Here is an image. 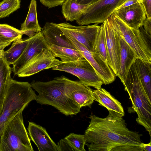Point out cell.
<instances>
[{
  "label": "cell",
  "mask_w": 151,
  "mask_h": 151,
  "mask_svg": "<svg viewBox=\"0 0 151 151\" xmlns=\"http://www.w3.org/2000/svg\"><path fill=\"white\" fill-rule=\"evenodd\" d=\"M104 118L90 116L84 136L89 151H142V134L130 130L123 116L109 111Z\"/></svg>",
  "instance_id": "obj_1"
},
{
  "label": "cell",
  "mask_w": 151,
  "mask_h": 151,
  "mask_svg": "<svg viewBox=\"0 0 151 151\" xmlns=\"http://www.w3.org/2000/svg\"><path fill=\"white\" fill-rule=\"evenodd\" d=\"M65 78L62 76L49 81H33L30 83L38 93L35 100L37 103L53 106L66 116L76 115L80 111L81 108L66 95Z\"/></svg>",
  "instance_id": "obj_2"
},
{
  "label": "cell",
  "mask_w": 151,
  "mask_h": 151,
  "mask_svg": "<svg viewBox=\"0 0 151 151\" xmlns=\"http://www.w3.org/2000/svg\"><path fill=\"white\" fill-rule=\"evenodd\" d=\"M36 95L29 82L11 79L0 115V138L6 127L30 102L36 100Z\"/></svg>",
  "instance_id": "obj_3"
},
{
  "label": "cell",
  "mask_w": 151,
  "mask_h": 151,
  "mask_svg": "<svg viewBox=\"0 0 151 151\" xmlns=\"http://www.w3.org/2000/svg\"><path fill=\"white\" fill-rule=\"evenodd\" d=\"M122 83L131 101L132 111L137 114V123L144 127L151 137V101L145 90L134 62Z\"/></svg>",
  "instance_id": "obj_4"
},
{
  "label": "cell",
  "mask_w": 151,
  "mask_h": 151,
  "mask_svg": "<svg viewBox=\"0 0 151 151\" xmlns=\"http://www.w3.org/2000/svg\"><path fill=\"white\" fill-rule=\"evenodd\" d=\"M113 28L133 50L138 58L151 61V35L143 26L131 29L114 13L108 18Z\"/></svg>",
  "instance_id": "obj_5"
},
{
  "label": "cell",
  "mask_w": 151,
  "mask_h": 151,
  "mask_svg": "<svg viewBox=\"0 0 151 151\" xmlns=\"http://www.w3.org/2000/svg\"><path fill=\"white\" fill-rule=\"evenodd\" d=\"M33 151L21 112L3 130L0 138V151Z\"/></svg>",
  "instance_id": "obj_6"
},
{
  "label": "cell",
  "mask_w": 151,
  "mask_h": 151,
  "mask_svg": "<svg viewBox=\"0 0 151 151\" xmlns=\"http://www.w3.org/2000/svg\"><path fill=\"white\" fill-rule=\"evenodd\" d=\"M77 77L81 83L96 89L101 88L104 81L90 63L84 57L78 60L62 63L51 68Z\"/></svg>",
  "instance_id": "obj_7"
},
{
  "label": "cell",
  "mask_w": 151,
  "mask_h": 151,
  "mask_svg": "<svg viewBox=\"0 0 151 151\" xmlns=\"http://www.w3.org/2000/svg\"><path fill=\"white\" fill-rule=\"evenodd\" d=\"M125 0H99L88 5L77 17L80 25L103 23Z\"/></svg>",
  "instance_id": "obj_8"
},
{
  "label": "cell",
  "mask_w": 151,
  "mask_h": 151,
  "mask_svg": "<svg viewBox=\"0 0 151 151\" xmlns=\"http://www.w3.org/2000/svg\"><path fill=\"white\" fill-rule=\"evenodd\" d=\"M63 32L69 42L93 66L105 85L109 84L115 80L116 76L107 63L102 60L97 53L88 50L68 32Z\"/></svg>",
  "instance_id": "obj_9"
},
{
  "label": "cell",
  "mask_w": 151,
  "mask_h": 151,
  "mask_svg": "<svg viewBox=\"0 0 151 151\" xmlns=\"http://www.w3.org/2000/svg\"><path fill=\"white\" fill-rule=\"evenodd\" d=\"M53 53L47 48L34 56L17 74L20 77H28L44 69H47L61 63Z\"/></svg>",
  "instance_id": "obj_10"
},
{
  "label": "cell",
  "mask_w": 151,
  "mask_h": 151,
  "mask_svg": "<svg viewBox=\"0 0 151 151\" xmlns=\"http://www.w3.org/2000/svg\"><path fill=\"white\" fill-rule=\"evenodd\" d=\"M56 24L62 31L68 32L88 50L93 52L100 26L95 24L92 25L76 26L67 22Z\"/></svg>",
  "instance_id": "obj_11"
},
{
  "label": "cell",
  "mask_w": 151,
  "mask_h": 151,
  "mask_svg": "<svg viewBox=\"0 0 151 151\" xmlns=\"http://www.w3.org/2000/svg\"><path fill=\"white\" fill-rule=\"evenodd\" d=\"M102 24L105 35L107 63L116 76L119 68L120 53L118 35L108 18Z\"/></svg>",
  "instance_id": "obj_12"
},
{
  "label": "cell",
  "mask_w": 151,
  "mask_h": 151,
  "mask_svg": "<svg viewBox=\"0 0 151 151\" xmlns=\"http://www.w3.org/2000/svg\"><path fill=\"white\" fill-rule=\"evenodd\" d=\"M64 90L66 95L81 108L90 107L94 102L93 90L79 81L72 80L66 77Z\"/></svg>",
  "instance_id": "obj_13"
},
{
  "label": "cell",
  "mask_w": 151,
  "mask_h": 151,
  "mask_svg": "<svg viewBox=\"0 0 151 151\" xmlns=\"http://www.w3.org/2000/svg\"><path fill=\"white\" fill-rule=\"evenodd\" d=\"M42 31L36 33L30 40L23 52L14 63L12 70L16 75L20 70L36 54L49 48Z\"/></svg>",
  "instance_id": "obj_14"
},
{
  "label": "cell",
  "mask_w": 151,
  "mask_h": 151,
  "mask_svg": "<svg viewBox=\"0 0 151 151\" xmlns=\"http://www.w3.org/2000/svg\"><path fill=\"white\" fill-rule=\"evenodd\" d=\"M113 13L130 28L136 30L143 26L147 17L143 4L140 2L116 9Z\"/></svg>",
  "instance_id": "obj_15"
},
{
  "label": "cell",
  "mask_w": 151,
  "mask_h": 151,
  "mask_svg": "<svg viewBox=\"0 0 151 151\" xmlns=\"http://www.w3.org/2000/svg\"><path fill=\"white\" fill-rule=\"evenodd\" d=\"M29 122L28 134L39 151H59L58 145L52 140L44 128L34 122Z\"/></svg>",
  "instance_id": "obj_16"
},
{
  "label": "cell",
  "mask_w": 151,
  "mask_h": 151,
  "mask_svg": "<svg viewBox=\"0 0 151 151\" xmlns=\"http://www.w3.org/2000/svg\"><path fill=\"white\" fill-rule=\"evenodd\" d=\"M116 32L118 38L120 50L119 68L116 76L118 77L123 83L126 77L131 66L138 58L130 46Z\"/></svg>",
  "instance_id": "obj_17"
},
{
  "label": "cell",
  "mask_w": 151,
  "mask_h": 151,
  "mask_svg": "<svg viewBox=\"0 0 151 151\" xmlns=\"http://www.w3.org/2000/svg\"><path fill=\"white\" fill-rule=\"evenodd\" d=\"M42 32L49 47L54 45L76 50L56 23L46 22L42 28Z\"/></svg>",
  "instance_id": "obj_18"
},
{
  "label": "cell",
  "mask_w": 151,
  "mask_h": 151,
  "mask_svg": "<svg viewBox=\"0 0 151 151\" xmlns=\"http://www.w3.org/2000/svg\"><path fill=\"white\" fill-rule=\"evenodd\" d=\"M94 101L105 107L109 111H114L123 117L125 113L121 104L104 88H101L93 90Z\"/></svg>",
  "instance_id": "obj_19"
},
{
  "label": "cell",
  "mask_w": 151,
  "mask_h": 151,
  "mask_svg": "<svg viewBox=\"0 0 151 151\" xmlns=\"http://www.w3.org/2000/svg\"><path fill=\"white\" fill-rule=\"evenodd\" d=\"M29 8L26 18L24 22L21 24L20 30L23 34L31 38L38 32L42 31V28L37 20L36 1L31 0Z\"/></svg>",
  "instance_id": "obj_20"
},
{
  "label": "cell",
  "mask_w": 151,
  "mask_h": 151,
  "mask_svg": "<svg viewBox=\"0 0 151 151\" xmlns=\"http://www.w3.org/2000/svg\"><path fill=\"white\" fill-rule=\"evenodd\" d=\"M134 63L147 94L151 100V61L137 58Z\"/></svg>",
  "instance_id": "obj_21"
},
{
  "label": "cell",
  "mask_w": 151,
  "mask_h": 151,
  "mask_svg": "<svg viewBox=\"0 0 151 151\" xmlns=\"http://www.w3.org/2000/svg\"><path fill=\"white\" fill-rule=\"evenodd\" d=\"M11 68L3 58H0V115L8 87L12 78Z\"/></svg>",
  "instance_id": "obj_22"
},
{
  "label": "cell",
  "mask_w": 151,
  "mask_h": 151,
  "mask_svg": "<svg viewBox=\"0 0 151 151\" xmlns=\"http://www.w3.org/2000/svg\"><path fill=\"white\" fill-rule=\"evenodd\" d=\"M30 38L24 40L22 37H18L14 41L11 47L4 51L3 58L9 65L12 64L19 58L28 44Z\"/></svg>",
  "instance_id": "obj_23"
},
{
  "label": "cell",
  "mask_w": 151,
  "mask_h": 151,
  "mask_svg": "<svg viewBox=\"0 0 151 151\" xmlns=\"http://www.w3.org/2000/svg\"><path fill=\"white\" fill-rule=\"evenodd\" d=\"M55 57L59 58L64 62L73 61L84 57L78 50L53 45L49 48Z\"/></svg>",
  "instance_id": "obj_24"
},
{
  "label": "cell",
  "mask_w": 151,
  "mask_h": 151,
  "mask_svg": "<svg viewBox=\"0 0 151 151\" xmlns=\"http://www.w3.org/2000/svg\"><path fill=\"white\" fill-rule=\"evenodd\" d=\"M88 5L80 4L75 0H66L62 5V12L66 21L72 22Z\"/></svg>",
  "instance_id": "obj_25"
},
{
  "label": "cell",
  "mask_w": 151,
  "mask_h": 151,
  "mask_svg": "<svg viewBox=\"0 0 151 151\" xmlns=\"http://www.w3.org/2000/svg\"><path fill=\"white\" fill-rule=\"evenodd\" d=\"M92 52L97 53L102 60L107 63L108 58L105 35L102 24L100 25L98 32Z\"/></svg>",
  "instance_id": "obj_26"
},
{
  "label": "cell",
  "mask_w": 151,
  "mask_h": 151,
  "mask_svg": "<svg viewBox=\"0 0 151 151\" xmlns=\"http://www.w3.org/2000/svg\"><path fill=\"white\" fill-rule=\"evenodd\" d=\"M23 34L20 30L6 24H0V39L6 43H11Z\"/></svg>",
  "instance_id": "obj_27"
},
{
  "label": "cell",
  "mask_w": 151,
  "mask_h": 151,
  "mask_svg": "<svg viewBox=\"0 0 151 151\" xmlns=\"http://www.w3.org/2000/svg\"><path fill=\"white\" fill-rule=\"evenodd\" d=\"M21 0H2L0 2V19L8 17L19 9Z\"/></svg>",
  "instance_id": "obj_28"
},
{
  "label": "cell",
  "mask_w": 151,
  "mask_h": 151,
  "mask_svg": "<svg viewBox=\"0 0 151 151\" xmlns=\"http://www.w3.org/2000/svg\"><path fill=\"white\" fill-rule=\"evenodd\" d=\"M65 138L76 151H86L84 147L86 141L84 134H78L71 133Z\"/></svg>",
  "instance_id": "obj_29"
},
{
  "label": "cell",
  "mask_w": 151,
  "mask_h": 151,
  "mask_svg": "<svg viewBox=\"0 0 151 151\" xmlns=\"http://www.w3.org/2000/svg\"><path fill=\"white\" fill-rule=\"evenodd\" d=\"M59 151H76L68 141L64 138L62 139L58 143Z\"/></svg>",
  "instance_id": "obj_30"
},
{
  "label": "cell",
  "mask_w": 151,
  "mask_h": 151,
  "mask_svg": "<svg viewBox=\"0 0 151 151\" xmlns=\"http://www.w3.org/2000/svg\"><path fill=\"white\" fill-rule=\"evenodd\" d=\"M44 6L48 8L62 5L66 0H39Z\"/></svg>",
  "instance_id": "obj_31"
},
{
  "label": "cell",
  "mask_w": 151,
  "mask_h": 151,
  "mask_svg": "<svg viewBox=\"0 0 151 151\" xmlns=\"http://www.w3.org/2000/svg\"><path fill=\"white\" fill-rule=\"evenodd\" d=\"M145 31L151 35V17H146L143 24Z\"/></svg>",
  "instance_id": "obj_32"
},
{
  "label": "cell",
  "mask_w": 151,
  "mask_h": 151,
  "mask_svg": "<svg viewBox=\"0 0 151 151\" xmlns=\"http://www.w3.org/2000/svg\"><path fill=\"white\" fill-rule=\"evenodd\" d=\"M147 17H151V0H144L143 3Z\"/></svg>",
  "instance_id": "obj_33"
},
{
  "label": "cell",
  "mask_w": 151,
  "mask_h": 151,
  "mask_svg": "<svg viewBox=\"0 0 151 151\" xmlns=\"http://www.w3.org/2000/svg\"><path fill=\"white\" fill-rule=\"evenodd\" d=\"M139 2H142L140 0H125L124 2L116 9L127 7Z\"/></svg>",
  "instance_id": "obj_34"
},
{
  "label": "cell",
  "mask_w": 151,
  "mask_h": 151,
  "mask_svg": "<svg viewBox=\"0 0 151 151\" xmlns=\"http://www.w3.org/2000/svg\"><path fill=\"white\" fill-rule=\"evenodd\" d=\"M99 0H75L76 1L80 4L86 5L93 3Z\"/></svg>",
  "instance_id": "obj_35"
},
{
  "label": "cell",
  "mask_w": 151,
  "mask_h": 151,
  "mask_svg": "<svg viewBox=\"0 0 151 151\" xmlns=\"http://www.w3.org/2000/svg\"><path fill=\"white\" fill-rule=\"evenodd\" d=\"M140 147L142 151H151V142L147 144H145L142 142L140 145Z\"/></svg>",
  "instance_id": "obj_36"
},
{
  "label": "cell",
  "mask_w": 151,
  "mask_h": 151,
  "mask_svg": "<svg viewBox=\"0 0 151 151\" xmlns=\"http://www.w3.org/2000/svg\"><path fill=\"white\" fill-rule=\"evenodd\" d=\"M7 46H8L7 45H4L0 46V58H3L4 52V49L5 47Z\"/></svg>",
  "instance_id": "obj_37"
},
{
  "label": "cell",
  "mask_w": 151,
  "mask_h": 151,
  "mask_svg": "<svg viewBox=\"0 0 151 151\" xmlns=\"http://www.w3.org/2000/svg\"><path fill=\"white\" fill-rule=\"evenodd\" d=\"M10 43H6L4 42L0 39V46L4 45H7L8 46L11 44Z\"/></svg>",
  "instance_id": "obj_38"
},
{
  "label": "cell",
  "mask_w": 151,
  "mask_h": 151,
  "mask_svg": "<svg viewBox=\"0 0 151 151\" xmlns=\"http://www.w3.org/2000/svg\"><path fill=\"white\" fill-rule=\"evenodd\" d=\"M140 1H141L142 2V3H143V2H144V0H140Z\"/></svg>",
  "instance_id": "obj_39"
},
{
  "label": "cell",
  "mask_w": 151,
  "mask_h": 151,
  "mask_svg": "<svg viewBox=\"0 0 151 151\" xmlns=\"http://www.w3.org/2000/svg\"><path fill=\"white\" fill-rule=\"evenodd\" d=\"M1 0H0V1H1Z\"/></svg>",
  "instance_id": "obj_40"
}]
</instances>
